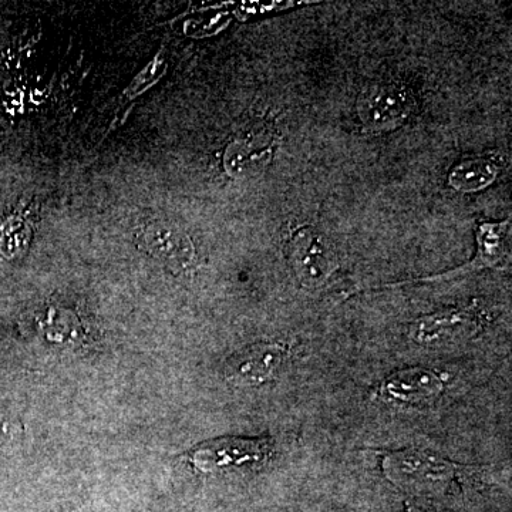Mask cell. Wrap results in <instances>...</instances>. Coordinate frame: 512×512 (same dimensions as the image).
<instances>
[{
    "label": "cell",
    "instance_id": "obj_1",
    "mask_svg": "<svg viewBox=\"0 0 512 512\" xmlns=\"http://www.w3.org/2000/svg\"><path fill=\"white\" fill-rule=\"evenodd\" d=\"M413 107L414 99L409 89L393 82L373 84L357 100V114L372 131L399 127L410 116Z\"/></svg>",
    "mask_w": 512,
    "mask_h": 512
},
{
    "label": "cell",
    "instance_id": "obj_2",
    "mask_svg": "<svg viewBox=\"0 0 512 512\" xmlns=\"http://www.w3.org/2000/svg\"><path fill=\"white\" fill-rule=\"evenodd\" d=\"M271 451L268 439L228 437L201 444L192 451L191 460L202 473H214L224 468L264 463Z\"/></svg>",
    "mask_w": 512,
    "mask_h": 512
},
{
    "label": "cell",
    "instance_id": "obj_3",
    "mask_svg": "<svg viewBox=\"0 0 512 512\" xmlns=\"http://www.w3.org/2000/svg\"><path fill=\"white\" fill-rule=\"evenodd\" d=\"M137 239L144 251L175 272L187 271L195 264L197 254L190 237L170 222H147L138 229Z\"/></svg>",
    "mask_w": 512,
    "mask_h": 512
},
{
    "label": "cell",
    "instance_id": "obj_4",
    "mask_svg": "<svg viewBox=\"0 0 512 512\" xmlns=\"http://www.w3.org/2000/svg\"><path fill=\"white\" fill-rule=\"evenodd\" d=\"M289 262L303 285H322L335 271V261L319 232L311 227L298 229L289 241Z\"/></svg>",
    "mask_w": 512,
    "mask_h": 512
},
{
    "label": "cell",
    "instance_id": "obj_5",
    "mask_svg": "<svg viewBox=\"0 0 512 512\" xmlns=\"http://www.w3.org/2000/svg\"><path fill=\"white\" fill-rule=\"evenodd\" d=\"M289 355V346L281 342L256 343L229 359L225 376L234 383L256 386L271 379Z\"/></svg>",
    "mask_w": 512,
    "mask_h": 512
},
{
    "label": "cell",
    "instance_id": "obj_6",
    "mask_svg": "<svg viewBox=\"0 0 512 512\" xmlns=\"http://www.w3.org/2000/svg\"><path fill=\"white\" fill-rule=\"evenodd\" d=\"M477 313L471 309L451 311L424 316L410 326V338L420 345H439L474 335L480 328Z\"/></svg>",
    "mask_w": 512,
    "mask_h": 512
},
{
    "label": "cell",
    "instance_id": "obj_7",
    "mask_svg": "<svg viewBox=\"0 0 512 512\" xmlns=\"http://www.w3.org/2000/svg\"><path fill=\"white\" fill-rule=\"evenodd\" d=\"M383 470L390 480L400 483L413 480H454L466 468L420 451H404L384 457Z\"/></svg>",
    "mask_w": 512,
    "mask_h": 512
},
{
    "label": "cell",
    "instance_id": "obj_8",
    "mask_svg": "<svg viewBox=\"0 0 512 512\" xmlns=\"http://www.w3.org/2000/svg\"><path fill=\"white\" fill-rule=\"evenodd\" d=\"M443 389V380L433 370L407 367L387 377L380 387V393L390 402L414 406L433 402Z\"/></svg>",
    "mask_w": 512,
    "mask_h": 512
},
{
    "label": "cell",
    "instance_id": "obj_9",
    "mask_svg": "<svg viewBox=\"0 0 512 512\" xmlns=\"http://www.w3.org/2000/svg\"><path fill=\"white\" fill-rule=\"evenodd\" d=\"M275 143L268 133L252 134L228 147L225 167L232 175L255 173L271 160Z\"/></svg>",
    "mask_w": 512,
    "mask_h": 512
},
{
    "label": "cell",
    "instance_id": "obj_10",
    "mask_svg": "<svg viewBox=\"0 0 512 512\" xmlns=\"http://www.w3.org/2000/svg\"><path fill=\"white\" fill-rule=\"evenodd\" d=\"M497 174V164L490 158H468L453 168L448 183L458 191H478L493 183Z\"/></svg>",
    "mask_w": 512,
    "mask_h": 512
},
{
    "label": "cell",
    "instance_id": "obj_11",
    "mask_svg": "<svg viewBox=\"0 0 512 512\" xmlns=\"http://www.w3.org/2000/svg\"><path fill=\"white\" fill-rule=\"evenodd\" d=\"M510 224H483L478 231V255L466 268L497 265L507 254V229Z\"/></svg>",
    "mask_w": 512,
    "mask_h": 512
},
{
    "label": "cell",
    "instance_id": "obj_12",
    "mask_svg": "<svg viewBox=\"0 0 512 512\" xmlns=\"http://www.w3.org/2000/svg\"><path fill=\"white\" fill-rule=\"evenodd\" d=\"M29 227L19 215H12L0 227V252L6 258L20 254L28 247Z\"/></svg>",
    "mask_w": 512,
    "mask_h": 512
},
{
    "label": "cell",
    "instance_id": "obj_13",
    "mask_svg": "<svg viewBox=\"0 0 512 512\" xmlns=\"http://www.w3.org/2000/svg\"><path fill=\"white\" fill-rule=\"evenodd\" d=\"M165 72V59L163 50L160 53H157L154 56V59L151 60L150 63L141 70L140 73L137 74L136 79L130 83V86L127 87L126 92L123 93V100H133L136 99L138 94L146 92L148 87L151 84L157 82L161 76H163Z\"/></svg>",
    "mask_w": 512,
    "mask_h": 512
}]
</instances>
